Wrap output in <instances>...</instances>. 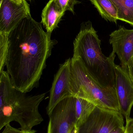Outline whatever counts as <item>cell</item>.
Wrapping results in <instances>:
<instances>
[{"instance_id": "1", "label": "cell", "mask_w": 133, "mask_h": 133, "mask_svg": "<svg viewBox=\"0 0 133 133\" xmlns=\"http://www.w3.org/2000/svg\"><path fill=\"white\" fill-rule=\"evenodd\" d=\"M51 34L30 14L8 34L5 66L18 90L26 94L39 86L47 60L57 43Z\"/></svg>"}, {"instance_id": "2", "label": "cell", "mask_w": 133, "mask_h": 133, "mask_svg": "<svg viewBox=\"0 0 133 133\" xmlns=\"http://www.w3.org/2000/svg\"><path fill=\"white\" fill-rule=\"evenodd\" d=\"M73 56L80 62L88 74L98 84L105 88H115L114 64L116 54H103L101 41L90 21L81 25L74 41Z\"/></svg>"}, {"instance_id": "3", "label": "cell", "mask_w": 133, "mask_h": 133, "mask_svg": "<svg viewBox=\"0 0 133 133\" xmlns=\"http://www.w3.org/2000/svg\"><path fill=\"white\" fill-rule=\"evenodd\" d=\"M46 94L27 95L15 88L8 72L3 71L0 77V131L11 122H16L20 129L32 130L43 121L39 107Z\"/></svg>"}, {"instance_id": "4", "label": "cell", "mask_w": 133, "mask_h": 133, "mask_svg": "<svg viewBox=\"0 0 133 133\" xmlns=\"http://www.w3.org/2000/svg\"><path fill=\"white\" fill-rule=\"evenodd\" d=\"M70 84L73 96L85 99L96 107L119 112L115 88L100 86L88 74L79 60L73 57Z\"/></svg>"}, {"instance_id": "5", "label": "cell", "mask_w": 133, "mask_h": 133, "mask_svg": "<svg viewBox=\"0 0 133 133\" xmlns=\"http://www.w3.org/2000/svg\"><path fill=\"white\" fill-rule=\"evenodd\" d=\"M124 126L123 116L119 112L95 106L87 121L79 127L78 133H110Z\"/></svg>"}, {"instance_id": "6", "label": "cell", "mask_w": 133, "mask_h": 133, "mask_svg": "<svg viewBox=\"0 0 133 133\" xmlns=\"http://www.w3.org/2000/svg\"><path fill=\"white\" fill-rule=\"evenodd\" d=\"M76 97L71 96L60 101L48 116L47 133H69L76 125Z\"/></svg>"}, {"instance_id": "7", "label": "cell", "mask_w": 133, "mask_h": 133, "mask_svg": "<svg viewBox=\"0 0 133 133\" xmlns=\"http://www.w3.org/2000/svg\"><path fill=\"white\" fill-rule=\"evenodd\" d=\"M71 58H69L60 65L55 76L50 91V100L47 108L48 116L56 105L62 100L73 96L70 89Z\"/></svg>"}, {"instance_id": "8", "label": "cell", "mask_w": 133, "mask_h": 133, "mask_svg": "<svg viewBox=\"0 0 133 133\" xmlns=\"http://www.w3.org/2000/svg\"><path fill=\"white\" fill-rule=\"evenodd\" d=\"M30 14L29 5L26 1L17 3L11 0H1L0 32L8 34Z\"/></svg>"}, {"instance_id": "9", "label": "cell", "mask_w": 133, "mask_h": 133, "mask_svg": "<svg viewBox=\"0 0 133 133\" xmlns=\"http://www.w3.org/2000/svg\"><path fill=\"white\" fill-rule=\"evenodd\" d=\"M115 88L119 112L126 120L130 118L133 105V82L126 71L120 65L114 64Z\"/></svg>"}, {"instance_id": "10", "label": "cell", "mask_w": 133, "mask_h": 133, "mask_svg": "<svg viewBox=\"0 0 133 133\" xmlns=\"http://www.w3.org/2000/svg\"><path fill=\"white\" fill-rule=\"evenodd\" d=\"M109 42L112 52L118 55L120 66L124 69L133 57V29L120 27L111 34Z\"/></svg>"}, {"instance_id": "11", "label": "cell", "mask_w": 133, "mask_h": 133, "mask_svg": "<svg viewBox=\"0 0 133 133\" xmlns=\"http://www.w3.org/2000/svg\"><path fill=\"white\" fill-rule=\"evenodd\" d=\"M64 13L54 0L48 2L41 15V23L45 26L46 32L51 34L57 27Z\"/></svg>"}, {"instance_id": "12", "label": "cell", "mask_w": 133, "mask_h": 133, "mask_svg": "<svg viewBox=\"0 0 133 133\" xmlns=\"http://www.w3.org/2000/svg\"><path fill=\"white\" fill-rule=\"evenodd\" d=\"M75 114L76 125L79 128L87 120L95 106L85 99L76 97Z\"/></svg>"}, {"instance_id": "13", "label": "cell", "mask_w": 133, "mask_h": 133, "mask_svg": "<svg viewBox=\"0 0 133 133\" xmlns=\"http://www.w3.org/2000/svg\"><path fill=\"white\" fill-rule=\"evenodd\" d=\"M102 17L107 21L116 22L117 10L111 0H90Z\"/></svg>"}, {"instance_id": "14", "label": "cell", "mask_w": 133, "mask_h": 133, "mask_svg": "<svg viewBox=\"0 0 133 133\" xmlns=\"http://www.w3.org/2000/svg\"><path fill=\"white\" fill-rule=\"evenodd\" d=\"M117 10L118 20L133 26V0H111Z\"/></svg>"}, {"instance_id": "15", "label": "cell", "mask_w": 133, "mask_h": 133, "mask_svg": "<svg viewBox=\"0 0 133 133\" xmlns=\"http://www.w3.org/2000/svg\"><path fill=\"white\" fill-rule=\"evenodd\" d=\"M8 45V34L0 32V77L5 65Z\"/></svg>"}, {"instance_id": "16", "label": "cell", "mask_w": 133, "mask_h": 133, "mask_svg": "<svg viewBox=\"0 0 133 133\" xmlns=\"http://www.w3.org/2000/svg\"><path fill=\"white\" fill-rule=\"evenodd\" d=\"M58 6L65 12L70 11L74 14V7L75 5L79 4L80 2L77 0H54Z\"/></svg>"}, {"instance_id": "17", "label": "cell", "mask_w": 133, "mask_h": 133, "mask_svg": "<svg viewBox=\"0 0 133 133\" xmlns=\"http://www.w3.org/2000/svg\"><path fill=\"white\" fill-rule=\"evenodd\" d=\"M2 133H36V131L34 130L30 131L22 130L20 129H16L12 127L9 123L7 124L5 127Z\"/></svg>"}, {"instance_id": "18", "label": "cell", "mask_w": 133, "mask_h": 133, "mask_svg": "<svg viewBox=\"0 0 133 133\" xmlns=\"http://www.w3.org/2000/svg\"><path fill=\"white\" fill-rule=\"evenodd\" d=\"M123 69L128 73V75L133 82V58H131L126 66Z\"/></svg>"}, {"instance_id": "19", "label": "cell", "mask_w": 133, "mask_h": 133, "mask_svg": "<svg viewBox=\"0 0 133 133\" xmlns=\"http://www.w3.org/2000/svg\"><path fill=\"white\" fill-rule=\"evenodd\" d=\"M125 133H133V118H130L126 120Z\"/></svg>"}, {"instance_id": "20", "label": "cell", "mask_w": 133, "mask_h": 133, "mask_svg": "<svg viewBox=\"0 0 133 133\" xmlns=\"http://www.w3.org/2000/svg\"><path fill=\"white\" fill-rule=\"evenodd\" d=\"M125 127H119L112 131L110 133H125Z\"/></svg>"}, {"instance_id": "21", "label": "cell", "mask_w": 133, "mask_h": 133, "mask_svg": "<svg viewBox=\"0 0 133 133\" xmlns=\"http://www.w3.org/2000/svg\"><path fill=\"white\" fill-rule=\"evenodd\" d=\"M78 130H79V128L77 127L76 125H75L69 133H78Z\"/></svg>"}, {"instance_id": "22", "label": "cell", "mask_w": 133, "mask_h": 133, "mask_svg": "<svg viewBox=\"0 0 133 133\" xmlns=\"http://www.w3.org/2000/svg\"><path fill=\"white\" fill-rule=\"evenodd\" d=\"M11 1H13L15 2H16L17 3H19L22 2H20L19 0H11Z\"/></svg>"}, {"instance_id": "23", "label": "cell", "mask_w": 133, "mask_h": 133, "mask_svg": "<svg viewBox=\"0 0 133 133\" xmlns=\"http://www.w3.org/2000/svg\"><path fill=\"white\" fill-rule=\"evenodd\" d=\"M19 1H20V2H22L23 1H30V0H19Z\"/></svg>"}, {"instance_id": "24", "label": "cell", "mask_w": 133, "mask_h": 133, "mask_svg": "<svg viewBox=\"0 0 133 133\" xmlns=\"http://www.w3.org/2000/svg\"><path fill=\"white\" fill-rule=\"evenodd\" d=\"M132 58H133V57H132Z\"/></svg>"}]
</instances>
